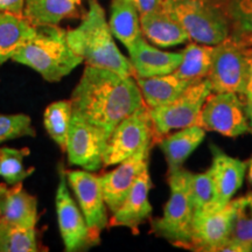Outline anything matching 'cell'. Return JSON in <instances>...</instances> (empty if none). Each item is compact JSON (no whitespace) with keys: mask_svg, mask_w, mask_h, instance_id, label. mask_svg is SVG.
Wrapping results in <instances>:
<instances>
[{"mask_svg":"<svg viewBox=\"0 0 252 252\" xmlns=\"http://www.w3.org/2000/svg\"><path fill=\"white\" fill-rule=\"evenodd\" d=\"M70 100L72 113L98 126L109 137L123 119L145 104L134 77L91 65L84 68Z\"/></svg>","mask_w":252,"mask_h":252,"instance_id":"obj_1","label":"cell"},{"mask_svg":"<svg viewBox=\"0 0 252 252\" xmlns=\"http://www.w3.org/2000/svg\"><path fill=\"white\" fill-rule=\"evenodd\" d=\"M67 41L72 52L81 56L86 65L115 71L122 76L134 77L133 69L116 45L105 12L97 0H89L82 23L67 31Z\"/></svg>","mask_w":252,"mask_h":252,"instance_id":"obj_2","label":"cell"},{"mask_svg":"<svg viewBox=\"0 0 252 252\" xmlns=\"http://www.w3.org/2000/svg\"><path fill=\"white\" fill-rule=\"evenodd\" d=\"M12 61L32 68L50 83L60 82L83 63L69 47L67 31L58 25L36 26L34 36L15 53Z\"/></svg>","mask_w":252,"mask_h":252,"instance_id":"obj_3","label":"cell"},{"mask_svg":"<svg viewBox=\"0 0 252 252\" xmlns=\"http://www.w3.org/2000/svg\"><path fill=\"white\" fill-rule=\"evenodd\" d=\"M160 8L188 34L189 41L216 46L229 37V24L222 7L207 0H162Z\"/></svg>","mask_w":252,"mask_h":252,"instance_id":"obj_4","label":"cell"},{"mask_svg":"<svg viewBox=\"0 0 252 252\" xmlns=\"http://www.w3.org/2000/svg\"><path fill=\"white\" fill-rule=\"evenodd\" d=\"M171 189L161 217L152 220V232L180 248H188L191 239L194 207L190 195V172L181 168L169 173Z\"/></svg>","mask_w":252,"mask_h":252,"instance_id":"obj_5","label":"cell"},{"mask_svg":"<svg viewBox=\"0 0 252 252\" xmlns=\"http://www.w3.org/2000/svg\"><path fill=\"white\" fill-rule=\"evenodd\" d=\"M212 84L208 78L190 84L178 98L150 110L154 143L173 130L200 126V115L210 94Z\"/></svg>","mask_w":252,"mask_h":252,"instance_id":"obj_6","label":"cell"},{"mask_svg":"<svg viewBox=\"0 0 252 252\" xmlns=\"http://www.w3.org/2000/svg\"><path fill=\"white\" fill-rule=\"evenodd\" d=\"M154 143L150 110L144 104L116 126L109 137L103 157V166L118 165Z\"/></svg>","mask_w":252,"mask_h":252,"instance_id":"obj_7","label":"cell"},{"mask_svg":"<svg viewBox=\"0 0 252 252\" xmlns=\"http://www.w3.org/2000/svg\"><path fill=\"white\" fill-rule=\"evenodd\" d=\"M207 78L213 93H235L243 96L249 80L247 48L229 37L214 46L212 67Z\"/></svg>","mask_w":252,"mask_h":252,"instance_id":"obj_8","label":"cell"},{"mask_svg":"<svg viewBox=\"0 0 252 252\" xmlns=\"http://www.w3.org/2000/svg\"><path fill=\"white\" fill-rule=\"evenodd\" d=\"M56 214L63 244L67 252L86 251L99 244L88 228V224L80 207L68 189L67 172L60 166L59 185L55 196Z\"/></svg>","mask_w":252,"mask_h":252,"instance_id":"obj_9","label":"cell"},{"mask_svg":"<svg viewBox=\"0 0 252 252\" xmlns=\"http://www.w3.org/2000/svg\"><path fill=\"white\" fill-rule=\"evenodd\" d=\"M200 126L230 138L252 132L245 112V102L235 93L210 94L201 111Z\"/></svg>","mask_w":252,"mask_h":252,"instance_id":"obj_10","label":"cell"},{"mask_svg":"<svg viewBox=\"0 0 252 252\" xmlns=\"http://www.w3.org/2000/svg\"><path fill=\"white\" fill-rule=\"evenodd\" d=\"M108 140L105 131L72 113L65 144L69 163L86 171L97 172L103 166Z\"/></svg>","mask_w":252,"mask_h":252,"instance_id":"obj_11","label":"cell"},{"mask_svg":"<svg viewBox=\"0 0 252 252\" xmlns=\"http://www.w3.org/2000/svg\"><path fill=\"white\" fill-rule=\"evenodd\" d=\"M67 181L76 196L88 228L94 237L100 242V234L109 225V219L99 175L86 169L69 171Z\"/></svg>","mask_w":252,"mask_h":252,"instance_id":"obj_12","label":"cell"},{"mask_svg":"<svg viewBox=\"0 0 252 252\" xmlns=\"http://www.w3.org/2000/svg\"><path fill=\"white\" fill-rule=\"evenodd\" d=\"M212 152L213 162L209 171L212 173L214 184V198L212 204L201 214L219 212L228 206L232 201L236 191L243 185L248 169L247 162L228 156L214 145L212 146Z\"/></svg>","mask_w":252,"mask_h":252,"instance_id":"obj_13","label":"cell"},{"mask_svg":"<svg viewBox=\"0 0 252 252\" xmlns=\"http://www.w3.org/2000/svg\"><path fill=\"white\" fill-rule=\"evenodd\" d=\"M151 146L145 147L124 161L118 163L117 168L113 169L112 172L99 175L104 200L111 213H115L121 207L138 176L146 167H149Z\"/></svg>","mask_w":252,"mask_h":252,"instance_id":"obj_14","label":"cell"},{"mask_svg":"<svg viewBox=\"0 0 252 252\" xmlns=\"http://www.w3.org/2000/svg\"><path fill=\"white\" fill-rule=\"evenodd\" d=\"M235 212L234 200L219 212L195 215L191 224V239L187 249L194 251L216 252L228 241Z\"/></svg>","mask_w":252,"mask_h":252,"instance_id":"obj_15","label":"cell"},{"mask_svg":"<svg viewBox=\"0 0 252 252\" xmlns=\"http://www.w3.org/2000/svg\"><path fill=\"white\" fill-rule=\"evenodd\" d=\"M151 188L152 181L149 167H146L132 186L124 202L115 213H112L109 225L125 226L137 232L138 226L150 219L152 214V206L150 202Z\"/></svg>","mask_w":252,"mask_h":252,"instance_id":"obj_16","label":"cell"},{"mask_svg":"<svg viewBox=\"0 0 252 252\" xmlns=\"http://www.w3.org/2000/svg\"><path fill=\"white\" fill-rule=\"evenodd\" d=\"M127 50L135 78L172 74L180 64L182 59L181 52H163L151 46L144 36H140Z\"/></svg>","mask_w":252,"mask_h":252,"instance_id":"obj_17","label":"cell"},{"mask_svg":"<svg viewBox=\"0 0 252 252\" xmlns=\"http://www.w3.org/2000/svg\"><path fill=\"white\" fill-rule=\"evenodd\" d=\"M0 220L21 228H36L37 200L25 190L21 182L6 190L0 207Z\"/></svg>","mask_w":252,"mask_h":252,"instance_id":"obj_18","label":"cell"},{"mask_svg":"<svg viewBox=\"0 0 252 252\" xmlns=\"http://www.w3.org/2000/svg\"><path fill=\"white\" fill-rule=\"evenodd\" d=\"M204 137L206 130L203 127L189 126L180 128V131L173 134H166L158 140L159 147L166 158L168 174L182 168L186 160L200 146Z\"/></svg>","mask_w":252,"mask_h":252,"instance_id":"obj_19","label":"cell"},{"mask_svg":"<svg viewBox=\"0 0 252 252\" xmlns=\"http://www.w3.org/2000/svg\"><path fill=\"white\" fill-rule=\"evenodd\" d=\"M143 35L159 47H173L189 41L188 34L161 8L140 14Z\"/></svg>","mask_w":252,"mask_h":252,"instance_id":"obj_20","label":"cell"},{"mask_svg":"<svg viewBox=\"0 0 252 252\" xmlns=\"http://www.w3.org/2000/svg\"><path fill=\"white\" fill-rule=\"evenodd\" d=\"M36 26L24 15L0 12V63L12 60L13 55L34 36Z\"/></svg>","mask_w":252,"mask_h":252,"instance_id":"obj_21","label":"cell"},{"mask_svg":"<svg viewBox=\"0 0 252 252\" xmlns=\"http://www.w3.org/2000/svg\"><path fill=\"white\" fill-rule=\"evenodd\" d=\"M108 23L112 35L121 41L126 49L143 36L140 13L131 0H112Z\"/></svg>","mask_w":252,"mask_h":252,"instance_id":"obj_22","label":"cell"},{"mask_svg":"<svg viewBox=\"0 0 252 252\" xmlns=\"http://www.w3.org/2000/svg\"><path fill=\"white\" fill-rule=\"evenodd\" d=\"M135 81L139 86L144 102L149 109L172 102L178 98L190 84H193L175 76L173 72L161 76L135 78Z\"/></svg>","mask_w":252,"mask_h":252,"instance_id":"obj_23","label":"cell"},{"mask_svg":"<svg viewBox=\"0 0 252 252\" xmlns=\"http://www.w3.org/2000/svg\"><path fill=\"white\" fill-rule=\"evenodd\" d=\"M74 0H25L24 17L34 26L59 25L78 13Z\"/></svg>","mask_w":252,"mask_h":252,"instance_id":"obj_24","label":"cell"},{"mask_svg":"<svg viewBox=\"0 0 252 252\" xmlns=\"http://www.w3.org/2000/svg\"><path fill=\"white\" fill-rule=\"evenodd\" d=\"M214 46L202 43H189L181 50L182 59L180 64L173 74L189 83H196L207 78L212 67Z\"/></svg>","mask_w":252,"mask_h":252,"instance_id":"obj_25","label":"cell"},{"mask_svg":"<svg viewBox=\"0 0 252 252\" xmlns=\"http://www.w3.org/2000/svg\"><path fill=\"white\" fill-rule=\"evenodd\" d=\"M222 9L229 24V39L243 48L252 47V0H224Z\"/></svg>","mask_w":252,"mask_h":252,"instance_id":"obj_26","label":"cell"},{"mask_svg":"<svg viewBox=\"0 0 252 252\" xmlns=\"http://www.w3.org/2000/svg\"><path fill=\"white\" fill-rule=\"evenodd\" d=\"M235 212L232 217L229 242L236 245L238 252L252 251V193L234 200Z\"/></svg>","mask_w":252,"mask_h":252,"instance_id":"obj_27","label":"cell"},{"mask_svg":"<svg viewBox=\"0 0 252 252\" xmlns=\"http://www.w3.org/2000/svg\"><path fill=\"white\" fill-rule=\"evenodd\" d=\"M72 117L71 100H59L48 105L43 113V125L49 137L65 150L69 126Z\"/></svg>","mask_w":252,"mask_h":252,"instance_id":"obj_28","label":"cell"},{"mask_svg":"<svg viewBox=\"0 0 252 252\" xmlns=\"http://www.w3.org/2000/svg\"><path fill=\"white\" fill-rule=\"evenodd\" d=\"M40 251L36 228H21L0 220V252Z\"/></svg>","mask_w":252,"mask_h":252,"instance_id":"obj_29","label":"cell"},{"mask_svg":"<svg viewBox=\"0 0 252 252\" xmlns=\"http://www.w3.org/2000/svg\"><path fill=\"white\" fill-rule=\"evenodd\" d=\"M30 156L28 149H12L0 147V178L9 186L23 182L25 179L33 174L34 167L26 169L24 167V159Z\"/></svg>","mask_w":252,"mask_h":252,"instance_id":"obj_30","label":"cell"},{"mask_svg":"<svg viewBox=\"0 0 252 252\" xmlns=\"http://www.w3.org/2000/svg\"><path fill=\"white\" fill-rule=\"evenodd\" d=\"M21 137H35V130L32 125L30 116L24 113H0V145Z\"/></svg>","mask_w":252,"mask_h":252,"instance_id":"obj_31","label":"cell"},{"mask_svg":"<svg viewBox=\"0 0 252 252\" xmlns=\"http://www.w3.org/2000/svg\"><path fill=\"white\" fill-rule=\"evenodd\" d=\"M190 195L193 201L194 215L203 213L213 202L214 184L209 169L204 173H190Z\"/></svg>","mask_w":252,"mask_h":252,"instance_id":"obj_32","label":"cell"},{"mask_svg":"<svg viewBox=\"0 0 252 252\" xmlns=\"http://www.w3.org/2000/svg\"><path fill=\"white\" fill-rule=\"evenodd\" d=\"M25 0H0V12L24 15Z\"/></svg>","mask_w":252,"mask_h":252,"instance_id":"obj_33","label":"cell"},{"mask_svg":"<svg viewBox=\"0 0 252 252\" xmlns=\"http://www.w3.org/2000/svg\"><path fill=\"white\" fill-rule=\"evenodd\" d=\"M131 1L133 2L140 14H145L159 9L162 0H131Z\"/></svg>","mask_w":252,"mask_h":252,"instance_id":"obj_34","label":"cell"},{"mask_svg":"<svg viewBox=\"0 0 252 252\" xmlns=\"http://www.w3.org/2000/svg\"><path fill=\"white\" fill-rule=\"evenodd\" d=\"M247 54L249 59V80L243 97L244 100H252V47L247 48Z\"/></svg>","mask_w":252,"mask_h":252,"instance_id":"obj_35","label":"cell"},{"mask_svg":"<svg viewBox=\"0 0 252 252\" xmlns=\"http://www.w3.org/2000/svg\"><path fill=\"white\" fill-rule=\"evenodd\" d=\"M245 102V112H247V117L252 130V100H244Z\"/></svg>","mask_w":252,"mask_h":252,"instance_id":"obj_36","label":"cell"},{"mask_svg":"<svg viewBox=\"0 0 252 252\" xmlns=\"http://www.w3.org/2000/svg\"><path fill=\"white\" fill-rule=\"evenodd\" d=\"M248 165V178H249V182H250L251 186H252V158H250V160L247 162Z\"/></svg>","mask_w":252,"mask_h":252,"instance_id":"obj_37","label":"cell"},{"mask_svg":"<svg viewBox=\"0 0 252 252\" xmlns=\"http://www.w3.org/2000/svg\"><path fill=\"white\" fill-rule=\"evenodd\" d=\"M7 184H0V207H1V202H2V198H4V195L7 190Z\"/></svg>","mask_w":252,"mask_h":252,"instance_id":"obj_38","label":"cell"},{"mask_svg":"<svg viewBox=\"0 0 252 252\" xmlns=\"http://www.w3.org/2000/svg\"><path fill=\"white\" fill-rule=\"evenodd\" d=\"M207 1H210V2H213V4H216L222 7V4L224 2V0H207Z\"/></svg>","mask_w":252,"mask_h":252,"instance_id":"obj_39","label":"cell"},{"mask_svg":"<svg viewBox=\"0 0 252 252\" xmlns=\"http://www.w3.org/2000/svg\"><path fill=\"white\" fill-rule=\"evenodd\" d=\"M74 1H75V2H76V4H77V5H81V0H74Z\"/></svg>","mask_w":252,"mask_h":252,"instance_id":"obj_40","label":"cell"}]
</instances>
